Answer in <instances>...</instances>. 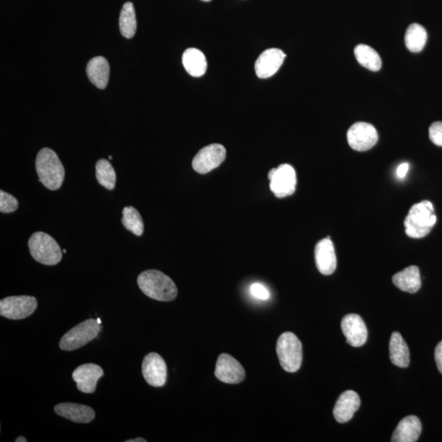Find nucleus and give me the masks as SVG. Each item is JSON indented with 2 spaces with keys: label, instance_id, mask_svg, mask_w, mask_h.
Segmentation results:
<instances>
[{
  "label": "nucleus",
  "instance_id": "f257e3e1",
  "mask_svg": "<svg viewBox=\"0 0 442 442\" xmlns=\"http://www.w3.org/2000/svg\"><path fill=\"white\" fill-rule=\"evenodd\" d=\"M137 283L147 297L157 301L173 302L177 298V285L169 276L159 270H145L140 274Z\"/></svg>",
  "mask_w": 442,
  "mask_h": 442
},
{
  "label": "nucleus",
  "instance_id": "f03ea898",
  "mask_svg": "<svg viewBox=\"0 0 442 442\" xmlns=\"http://www.w3.org/2000/svg\"><path fill=\"white\" fill-rule=\"evenodd\" d=\"M38 181L49 190H58L63 186L65 170L54 150L45 148L38 153L36 160Z\"/></svg>",
  "mask_w": 442,
  "mask_h": 442
},
{
  "label": "nucleus",
  "instance_id": "7ed1b4c3",
  "mask_svg": "<svg viewBox=\"0 0 442 442\" xmlns=\"http://www.w3.org/2000/svg\"><path fill=\"white\" fill-rule=\"evenodd\" d=\"M437 222L433 205L429 201L412 206L404 224L406 233L412 239H422L430 233Z\"/></svg>",
  "mask_w": 442,
  "mask_h": 442
},
{
  "label": "nucleus",
  "instance_id": "20e7f679",
  "mask_svg": "<svg viewBox=\"0 0 442 442\" xmlns=\"http://www.w3.org/2000/svg\"><path fill=\"white\" fill-rule=\"evenodd\" d=\"M30 252L37 263L45 265H55L61 261L63 252L56 240L49 234L36 232L28 241Z\"/></svg>",
  "mask_w": 442,
  "mask_h": 442
},
{
  "label": "nucleus",
  "instance_id": "39448f33",
  "mask_svg": "<svg viewBox=\"0 0 442 442\" xmlns=\"http://www.w3.org/2000/svg\"><path fill=\"white\" fill-rule=\"evenodd\" d=\"M276 351L283 370L295 373L301 368L302 345L294 333L287 332L281 334L277 341Z\"/></svg>",
  "mask_w": 442,
  "mask_h": 442
},
{
  "label": "nucleus",
  "instance_id": "423d86ee",
  "mask_svg": "<svg viewBox=\"0 0 442 442\" xmlns=\"http://www.w3.org/2000/svg\"><path fill=\"white\" fill-rule=\"evenodd\" d=\"M101 328V324L97 320L89 319L81 322L64 334L59 342L60 349L67 351L79 349L96 338Z\"/></svg>",
  "mask_w": 442,
  "mask_h": 442
},
{
  "label": "nucleus",
  "instance_id": "0eeeda50",
  "mask_svg": "<svg viewBox=\"0 0 442 442\" xmlns=\"http://www.w3.org/2000/svg\"><path fill=\"white\" fill-rule=\"evenodd\" d=\"M270 190L278 199L294 194L297 186V175L293 166L282 164L270 170L268 174Z\"/></svg>",
  "mask_w": 442,
  "mask_h": 442
},
{
  "label": "nucleus",
  "instance_id": "6e6552de",
  "mask_svg": "<svg viewBox=\"0 0 442 442\" xmlns=\"http://www.w3.org/2000/svg\"><path fill=\"white\" fill-rule=\"evenodd\" d=\"M37 307V300L32 296H12L0 301V316L10 320H23L31 316Z\"/></svg>",
  "mask_w": 442,
  "mask_h": 442
},
{
  "label": "nucleus",
  "instance_id": "1a4fd4ad",
  "mask_svg": "<svg viewBox=\"0 0 442 442\" xmlns=\"http://www.w3.org/2000/svg\"><path fill=\"white\" fill-rule=\"evenodd\" d=\"M226 149L219 144H210L201 148L192 160V168L199 174H207L217 168L225 160Z\"/></svg>",
  "mask_w": 442,
  "mask_h": 442
},
{
  "label": "nucleus",
  "instance_id": "9d476101",
  "mask_svg": "<svg viewBox=\"0 0 442 442\" xmlns=\"http://www.w3.org/2000/svg\"><path fill=\"white\" fill-rule=\"evenodd\" d=\"M350 147L355 151L366 152L377 144L379 135L375 126L370 123L357 122L347 132Z\"/></svg>",
  "mask_w": 442,
  "mask_h": 442
},
{
  "label": "nucleus",
  "instance_id": "9b49d317",
  "mask_svg": "<svg viewBox=\"0 0 442 442\" xmlns=\"http://www.w3.org/2000/svg\"><path fill=\"white\" fill-rule=\"evenodd\" d=\"M142 373L150 386L163 387L167 379V366L164 359L155 353L148 354L142 364Z\"/></svg>",
  "mask_w": 442,
  "mask_h": 442
},
{
  "label": "nucleus",
  "instance_id": "f8f14e48",
  "mask_svg": "<svg viewBox=\"0 0 442 442\" xmlns=\"http://www.w3.org/2000/svg\"><path fill=\"white\" fill-rule=\"evenodd\" d=\"M214 375L223 383L237 384L245 379L246 373L242 364L229 354L219 355Z\"/></svg>",
  "mask_w": 442,
  "mask_h": 442
},
{
  "label": "nucleus",
  "instance_id": "ddd939ff",
  "mask_svg": "<svg viewBox=\"0 0 442 442\" xmlns=\"http://www.w3.org/2000/svg\"><path fill=\"white\" fill-rule=\"evenodd\" d=\"M104 372L96 364H85L77 367L72 373V379L77 389L83 393H96L98 381L104 376Z\"/></svg>",
  "mask_w": 442,
  "mask_h": 442
},
{
  "label": "nucleus",
  "instance_id": "4468645a",
  "mask_svg": "<svg viewBox=\"0 0 442 442\" xmlns=\"http://www.w3.org/2000/svg\"><path fill=\"white\" fill-rule=\"evenodd\" d=\"M342 331L346 342L354 347L362 346L367 341L368 330L362 317L356 314L346 315L342 320Z\"/></svg>",
  "mask_w": 442,
  "mask_h": 442
},
{
  "label": "nucleus",
  "instance_id": "2eb2a0df",
  "mask_svg": "<svg viewBox=\"0 0 442 442\" xmlns=\"http://www.w3.org/2000/svg\"><path fill=\"white\" fill-rule=\"evenodd\" d=\"M286 54L281 49H269L264 51L255 63V71L261 79L272 77L280 69Z\"/></svg>",
  "mask_w": 442,
  "mask_h": 442
},
{
  "label": "nucleus",
  "instance_id": "dca6fc26",
  "mask_svg": "<svg viewBox=\"0 0 442 442\" xmlns=\"http://www.w3.org/2000/svg\"><path fill=\"white\" fill-rule=\"evenodd\" d=\"M315 258L317 269L324 276H330L337 268V257L330 238L324 239L316 244Z\"/></svg>",
  "mask_w": 442,
  "mask_h": 442
},
{
  "label": "nucleus",
  "instance_id": "f3484780",
  "mask_svg": "<svg viewBox=\"0 0 442 442\" xmlns=\"http://www.w3.org/2000/svg\"><path fill=\"white\" fill-rule=\"evenodd\" d=\"M54 411L61 417L78 423H89L96 419V411L91 407L76 403H60L54 406Z\"/></svg>",
  "mask_w": 442,
  "mask_h": 442
},
{
  "label": "nucleus",
  "instance_id": "a211bd4d",
  "mask_svg": "<svg viewBox=\"0 0 442 442\" xmlns=\"http://www.w3.org/2000/svg\"><path fill=\"white\" fill-rule=\"evenodd\" d=\"M360 406L358 394L353 390H346L338 399L333 409V416L338 423L350 421Z\"/></svg>",
  "mask_w": 442,
  "mask_h": 442
},
{
  "label": "nucleus",
  "instance_id": "6ab92c4d",
  "mask_svg": "<svg viewBox=\"0 0 442 442\" xmlns=\"http://www.w3.org/2000/svg\"><path fill=\"white\" fill-rule=\"evenodd\" d=\"M422 432V424L415 415L407 416L397 425L392 441L415 442L417 441Z\"/></svg>",
  "mask_w": 442,
  "mask_h": 442
},
{
  "label": "nucleus",
  "instance_id": "aec40b11",
  "mask_svg": "<svg viewBox=\"0 0 442 442\" xmlns=\"http://www.w3.org/2000/svg\"><path fill=\"white\" fill-rule=\"evenodd\" d=\"M87 72L88 78L98 89L107 87L109 80L110 67L107 60L98 56L90 60L87 64Z\"/></svg>",
  "mask_w": 442,
  "mask_h": 442
},
{
  "label": "nucleus",
  "instance_id": "412c9836",
  "mask_svg": "<svg viewBox=\"0 0 442 442\" xmlns=\"http://www.w3.org/2000/svg\"><path fill=\"white\" fill-rule=\"evenodd\" d=\"M393 282L399 289L409 294H415L421 287L419 269L411 265L398 272L393 277Z\"/></svg>",
  "mask_w": 442,
  "mask_h": 442
},
{
  "label": "nucleus",
  "instance_id": "4be33fe9",
  "mask_svg": "<svg viewBox=\"0 0 442 442\" xmlns=\"http://www.w3.org/2000/svg\"><path fill=\"white\" fill-rule=\"evenodd\" d=\"M389 351L390 362L395 366L400 368L409 366L410 351L401 333L394 332L392 334L390 339Z\"/></svg>",
  "mask_w": 442,
  "mask_h": 442
},
{
  "label": "nucleus",
  "instance_id": "5701e85b",
  "mask_svg": "<svg viewBox=\"0 0 442 442\" xmlns=\"http://www.w3.org/2000/svg\"><path fill=\"white\" fill-rule=\"evenodd\" d=\"M184 67L192 76L200 77L203 76L208 69V62L201 51L195 48L184 51L182 57Z\"/></svg>",
  "mask_w": 442,
  "mask_h": 442
},
{
  "label": "nucleus",
  "instance_id": "b1692460",
  "mask_svg": "<svg viewBox=\"0 0 442 442\" xmlns=\"http://www.w3.org/2000/svg\"><path fill=\"white\" fill-rule=\"evenodd\" d=\"M356 60L367 69L377 71L381 69L382 60L379 54L371 47L366 45H359L354 50Z\"/></svg>",
  "mask_w": 442,
  "mask_h": 442
},
{
  "label": "nucleus",
  "instance_id": "393cba45",
  "mask_svg": "<svg viewBox=\"0 0 442 442\" xmlns=\"http://www.w3.org/2000/svg\"><path fill=\"white\" fill-rule=\"evenodd\" d=\"M427 32L421 25L411 24L405 36L407 49L413 53H419L424 48L427 42Z\"/></svg>",
  "mask_w": 442,
  "mask_h": 442
},
{
  "label": "nucleus",
  "instance_id": "a878e982",
  "mask_svg": "<svg viewBox=\"0 0 442 442\" xmlns=\"http://www.w3.org/2000/svg\"><path fill=\"white\" fill-rule=\"evenodd\" d=\"M120 32L126 38L135 35L137 21L134 5L131 2L124 4L119 19Z\"/></svg>",
  "mask_w": 442,
  "mask_h": 442
},
{
  "label": "nucleus",
  "instance_id": "bb28decb",
  "mask_svg": "<svg viewBox=\"0 0 442 442\" xmlns=\"http://www.w3.org/2000/svg\"><path fill=\"white\" fill-rule=\"evenodd\" d=\"M96 178L100 186L109 190H114L117 175L113 165L106 159L98 160L96 163Z\"/></svg>",
  "mask_w": 442,
  "mask_h": 442
},
{
  "label": "nucleus",
  "instance_id": "cd10ccee",
  "mask_svg": "<svg viewBox=\"0 0 442 442\" xmlns=\"http://www.w3.org/2000/svg\"><path fill=\"white\" fill-rule=\"evenodd\" d=\"M122 214V223L124 228L136 236H142L144 225L140 212L135 208L126 207L123 209Z\"/></svg>",
  "mask_w": 442,
  "mask_h": 442
},
{
  "label": "nucleus",
  "instance_id": "c85d7f7f",
  "mask_svg": "<svg viewBox=\"0 0 442 442\" xmlns=\"http://www.w3.org/2000/svg\"><path fill=\"white\" fill-rule=\"evenodd\" d=\"M19 208L16 197L3 190L0 191V212L4 214L14 212Z\"/></svg>",
  "mask_w": 442,
  "mask_h": 442
},
{
  "label": "nucleus",
  "instance_id": "c756f323",
  "mask_svg": "<svg viewBox=\"0 0 442 442\" xmlns=\"http://www.w3.org/2000/svg\"><path fill=\"white\" fill-rule=\"evenodd\" d=\"M429 138L433 144L442 147V122H436L429 128Z\"/></svg>",
  "mask_w": 442,
  "mask_h": 442
},
{
  "label": "nucleus",
  "instance_id": "7c9ffc66",
  "mask_svg": "<svg viewBox=\"0 0 442 442\" xmlns=\"http://www.w3.org/2000/svg\"><path fill=\"white\" fill-rule=\"evenodd\" d=\"M251 291L255 298L261 300H267L269 297V294L265 287L261 285V283H254L251 287Z\"/></svg>",
  "mask_w": 442,
  "mask_h": 442
},
{
  "label": "nucleus",
  "instance_id": "2f4dec72",
  "mask_svg": "<svg viewBox=\"0 0 442 442\" xmlns=\"http://www.w3.org/2000/svg\"><path fill=\"white\" fill-rule=\"evenodd\" d=\"M435 360L437 368L442 375V341L439 343L435 349Z\"/></svg>",
  "mask_w": 442,
  "mask_h": 442
},
{
  "label": "nucleus",
  "instance_id": "473e14b6",
  "mask_svg": "<svg viewBox=\"0 0 442 442\" xmlns=\"http://www.w3.org/2000/svg\"><path fill=\"white\" fill-rule=\"evenodd\" d=\"M408 170H409V164L408 163H402L401 165L398 166L397 174V177L400 179H403L406 177Z\"/></svg>",
  "mask_w": 442,
  "mask_h": 442
},
{
  "label": "nucleus",
  "instance_id": "72a5a7b5",
  "mask_svg": "<svg viewBox=\"0 0 442 442\" xmlns=\"http://www.w3.org/2000/svg\"><path fill=\"white\" fill-rule=\"evenodd\" d=\"M146 441L144 439H141V437H139V439H131V440H127L126 442H146Z\"/></svg>",
  "mask_w": 442,
  "mask_h": 442
},
{
  "label": "nucleus",
  "instance_id": "f704fd0d",
  "mask_svg": "<svg viewBox=\"0 0 442 442\" xmlns=\"http://www.w3.org/2000/svg\"><path fill=\"white\" fill-rule=\"evenodd\" d=\"M27 440L25 439L24 437H19L18 439H16V442H27Z\"/></svg>",
  "mask_w": 442,
  "mask_h": 442
},
{
  "label": "nucleus",
  "instance_id": "c9c22d12",
  "mask_svg": "<svg viewBox=\"0 0 442 442\" xmlns=\"http://www.w3.org/2000/svg\"><path fill=\"white\" fill-rule=\"evenodd\" d=\"M201 1L209 2V1H211V0H201Z\"/></svg>",
  "mask_w": 442,
  "mask_h": 442
},
{
  "label": "nucleus",
  "instance_id": "e433bc0d",
  "mask_svg": "<svg viewBox=\"0 0 442 442\" xmlns=\"http://www.w3.org/2000/svg\"><path fill=\"white\" fill-rule=\"evenodd\" d=\"M98 323L101 324V320L100 319H97Z\"/></svg>",
  "mask_w": 442,
  "mask_h": 442
},
{
  "label": "nucleus",
  "instance_id": "4c0bfd02",
  "mask_svg": "<svg viewBox=\"0 0 442 442\" xmlns=\"http://www.w3.org/2000/svg\"><path fill=\"white\" fill-rule=\"evenodd\" d=\"M111 159H113V157L109 156V160H111Z\"/></svg>",
  "mask_w": 442,
  "mask_h": 442
},
{
  "label": "nucleus",
  "instance_id": "58836bf2",
  "mask_svg": "<svg viewBox=\"0 0 442 442\" xmlns=\"http://www.w3.org/2000/svg\"><path fill=\"white\" fill-rule=\"evenodd\" d=\"M66 252H67L66 249H64V250H63V253H66Z\"/></svg>",
  "mask_w": 442,
  "mask_h": 442
}]
</instances>
